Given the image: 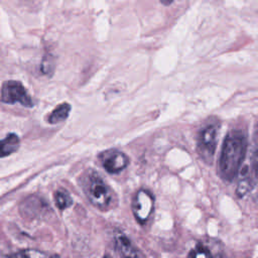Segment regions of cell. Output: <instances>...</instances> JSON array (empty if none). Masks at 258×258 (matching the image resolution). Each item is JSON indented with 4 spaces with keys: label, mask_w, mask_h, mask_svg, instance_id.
<instances>
[{
    "label": "cell",
    "mask_w": 258,
    "mask_h": 258,
    "mask_svg": "<svg viewBox=\"0 0 258 258\" xmlns=\"http://www.w3.org/2000/svg\"><path fill=\"white\" fill-rule=\"evenodd\" d=\"M20 145L19 137L15 133H9L1 140V157L10 155L18 150Z\"/></svg>",
    "instance_id": "10"
},
{
    "label": "cell",
    "mask_w": 258,
    "mask_h": 258,
    "mask_svg": "<svg viewBox=\"0 0 258 258\" xmlns=\"http://www.w3.org/2000/svg\"><path fill=\"white\" fill-rule=\"evenodd\" d=\"M254 148L250 158V165L246 166L242 170V176L249 177L252 182H258V125L254 134Z\"/></svg>",
    "instance_id": "8"
},
{
    "label": "cell",
    "mask_w": 258,
    "mask_h": 258,
    "mask_svg": "<svg viewBox=\"0 0 258 258\" xmlns=\"http://www.w3.org/2000/svg\"><path fill=\"white\" fill-rule=\"evenodd\" d=\"M253 186H254V183L252 182V180L249 177L242 176V178L238 182L236 194L239 198H243L253 188Z\"/></svg>",
    "instance_id": "14"
},
{
    "label": "cell",
    "mask_w": 258,
    "mask_h": 258,
    "mask_svg": "<svg viewBox=\"0 0 258 258\" xmlns=\"http://www.w3.org/2000/svg\"><path fill=\"white\" fill-rule=\"evenodd\" d=\"M81 185L87 199L95 208L100 211H109L115 207L116 195L98 172L88 170L82 176Z\"/></svg>",
    "instance_id": "2"
},
{
    "label": "cell",
    "mask_w": 258,
    "mask_h": 258,
    "mask_svg": "<svg viewBox=\"0 0 258 258\" xmlns=\"http://www.w3.org/2000/svg\"><path fill=\"white\" fill-rule=\"evenodd\" d=\"M104 169L109 173H118L129 164L128 156L117 149H108L99 155Z\"/></svg>",
    "instance_id": "6"
},
{
    "label": "cell",
    "mask_w": 258,
    "mask_h": 258,
    "mask_svg": "<svg viewBox=\"0 0 258 258\" xmlns=\"http://www.w3.org/2000/svg\"><path fill=\"white\" fill-rule=\"evenodd\" d=\"M159 1H160V3H162L165 6H168L173 2V0H159Z\"/></svg>",
    "instance_id": "16"
},
{
    "label": "cell",
    "mask_w": 258,
    "mask_h": 258,
    "mask_svg": "<svg viewBox=\"0 0 258 258\" xmlns=\"http://www.w3.org/2000/svg\"><path fill=\"white\" fill-rule=\"evenodd\" d=\"M7 258H53L47 253L35 249L20 250L7 255Z\"/></svg>",
    "instance_id": "13"
},
{
    "label": "cell",
    "mask_w": 258,
    "mask_h": 258,
    "mask_svg": "<svg viewBox=\"0 0 258 258\" xmlns=\"http://www.w3.org/2000/svg\"><path fill=\"white\" fill-rule=\"evenodd\" d=\"M154 210V199L150 191L139 189L132 201L133 215L140 224L147 222Z\"/></svg>",
    "instance_id": "5"
},
{
    "label": "cell",
    "mask_w": 258,
    "mask_h": 258,
    "mask_svg": "<svg viewBox=\"0 0 258 258\" xmlns=\"http://www.w3.org/2000/svg\"><path fill=\"white\" fill-rule=\"evenodd\" d=\"M71 105L69 103H61L54 108V110L48 115V123L49 124H58L67 120L71 112Z\"/></svg>",
    "instance_id": "11"
},
{
    "label": "cell",
    "mask_w": 258,
    "mask_h": 258,
    "mask_svg": "<svg viewBox=\"0 0 258 258\" xmlns=\"http://www.w3.org/2000/svg\"><path fill=\"white\" fill-rule=\"evenodd\" d=\"M104 258H111V257H109V256H106V257H104Z\"/></svg>",
    "instance_id": "17"
},
{
    "label": "cell",
    "mask_w": 258,
    "mask_h": 258,
    "mask_svg": "<svg viewBox=\"0 0 258 258\" xmlns=\"http://www.w3.org/2000/svg\"><path fill=\"white\" fill-rule=\"evenodd\" d=\"M247 139L240 130L230 131L224 139L220 158L219 174L227 181H232L238 174L245 159Z\"/></svg>",
    "instance_id": "1"
},
{
    "label": "cell",
    "mask_w": 258,
    "mask_h": 258,
    "mask_svg": "<svg viewBox=\"0 0 258 258\" xmlns=\"http://www.w3.org/2000/svg\"><path fill=\"white\" fill-rule=\"evenodd\" d=\"M186 258H222V255L213 251L209 242H198L189 251Z\"/></svg>",
    "instance_id": "9"
},
{
    "label": "cell",
    "mask_w": 258,
    "mask_h": 258,
    "mask_svg": "<svg viewBox=\"0 0 258 258\" xmlns=\"http://www.w3.org/2000/svg\"><path fill=\"white\" fill-rule=\"evenodd\" d=\"M40 70L45 75H49L50 73L53 72V59L51 58L50 55L47 54L45 57H43L40 66Z\"/></svg>",
    "instance_id": "15"
},
{
    "label": "cell",
    "mask_w": 258,
    "mask_h": 258,
    "mask_svg": "<svg viewBox=\"0 0 258 258\" xmlns=\"http://www.w3.org/2000/svg\"><path fill=\"white\" fill-rule=\"evenodd\" d=\"M219 124L210 123L207 124L199 132L197 139V151L204 162L211 164L215 155L217 147Z\"/></svg>",
    "instance_id": "3"
},
{
    "label": "cell",
    "mask_w": 258,
    "mask_h": 258,
    "mask_svg": "<svg viewBox=\"0 0 258 258\" xmlns=\"http://www.w3.org/2000/svg\"><path fill=\"white\" fill-rule=\"evenodd\" d=\"M115 249L122 258H147L127 237L118 236L115 239Z\"/></svg>",
    "instance_id": "7"
},
{
    "label": "cell",
    "mask_w": 258,
    "mask_h": 258,
    "mask_svg": "<svg viewBox=\"0 0 258 258\" xmlns=\"http://www.w3.org/2000/svg\"><path fill=\"white\" fill-rule=\"evenodd\" d=\"M1 101L4 104L19 103L26 108H32L34 103L25 87L19 81H5L1 87Z\"/></svg>",
    "instance_id": "4"
},
{
    "label": "cell",
    "mask_w": 258,
    "mask_h": 258,
    "mask_svg": "<svg viewBox=\"0 0 258 258\" xmlns=\"http://www.w3.org/2000/svg\"><path fill=\"white\" fill-rule=\"evenodd\" d=\"M53 198H54L56 207L61 211L68 209L69 207H71L73 205V199H72L71 195L69 194V191L66 189L61 188V189L55 190Z\"/></svg>",
    "instance_id": "12"
}]
</instances>
